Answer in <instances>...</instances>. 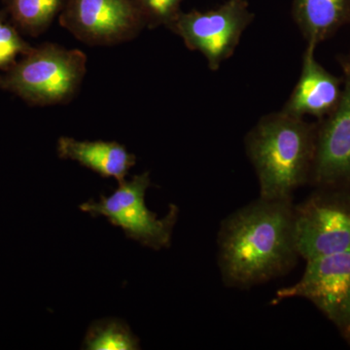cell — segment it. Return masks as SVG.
Segmentation results:
<instances>
[{
  "instance_id": "6da1fadb",
  "label": "cell",
  "mask_w": 350,
  "mask_h": 350,
  "mask_svg": "<svg viewBox=\"0 0 350 350\" xmlns=\"http://www.w3.org/2000/svg\"><path fill=\"white\" fill-rule=\"evenodd\" d=\"M293 200L258 197L221 222L217 264L225 286L247 290L286 275L298 262Z\"/></svg>"
},
{
  "instance_id": "7a4b0ae2",
  "label": "cell",
  "mask_w": 350,
  "mask_h": 350,
  "mask_svg": "<svg viewBox=\"0 0 350 350\" xmlns=\"http://www.w3.org/2000/svg\"><path fill=\"white\" fill-rule=\"evenodd\" d=\"M317 122L278 111L262 117L246 135L244 145L254 167L259 198L293 200L312 176Z\"/></svg>"
},
{
  "instance_id": "3957f363",
  "label": "cell",
  "mask_w": 350,
  "mask_h": 350,
  "mask_svg": "<svg viewBox=\"0 0 350 350\" xmlns=\"http://www.w3.org/2000/svg\"><path fill=\"white\" fill-rule=\"evenodd\" d=\"M86 64L81 51L44 44L0 78V88L38 105L68 103L81 86Z\"/></svg>"
},
{
  "instance_id": "277c9868",
  "label": "cell",
  "mask_w": 350,
  "mask_h": 350,
  "mask_svg": "<svg viewBox=\"0 0 350 350\" xmlns=\"http://www.w3.org/2000/svg\"><path fill=\"white\" fill-rule=\"evenodd\" d=\"M150 186V174L145 172L119 183L108 197L100 195L98 202L89 200L79 208L93 217L105 216L113 226L121 228L126 238L142 245L154 250L167 248L172 244L179 208L170 204L167 215L159 219L145 204V194Z\"/></svg>"
},
{
  "instance_id": "5b68a950",
  "label": "cell",
  "mask_w": 350,
  "mask_h": 350,
  "mask_svg": "<svg viewBox=\"0 0 350 350\" xmlns=\"http://www.w3.org/2000/svg\"><path fill=\"white\" fill-rule=\"evenodd\" d=\"M294 231L301 258L350 251V191L317 188L294 207Z\"/></svg>"
},
{
  "instance_id": "8992f818",
  "label": "cell",
  "mask_w": 350,
  "mask_h": 350,
  "mask_svg": "<svg viewBox=\"0 0 350 350\" xmlns=\"http://www.w3.org/2000/svg\"><path fill=\"white\" fill-rule=\"evenodd\" d=\"M253 19L246 0H228L211 10L181 11L169 29L180 36L188 49L204 55L209 69L216 71L232 56Z\"/></svg>"
},
{
  "instance_id": "52a82bcc",
  "label": "cell",
  "mask_w": 350,
  "mask_h": 350,
  "mask_svg": "<svg viewBox=\"0 0 350 350\" xmlns=\"http://www.w3.org/2000/svg\"><path fill=\"white\" fill-rule=\"evenodd\" d=\"M305 299L350 337V251L306 261L300 280L276 291L273 304Z\"/></svg>"
},
{
  "instance_id": "ba28073f",
  "label": "cell",
  "mask_w": 350,
  "mask_h": 350,
  "mask_svg": "<svg viewBox=\"0 0 350 350\" xmlns=\"http://www.w3.org/2000/svg\"><path fill=\"white\" fill-rule=\"evenodd\" d=\"M59 24L82 42L94 46L130 41L147 27L135 0H66Z\"/></svg>"
},
{
  "instance_id": "9c48e42d",
  "label": "cell",
  "mask_w": 350,
  "mask_h": 350,
  "mask_svg": "<svg viewBox=\"0 0 350 350\" xmlns=\"http://www.w3.org/2000/svg\"><path fill=\"white\" fill-rule=\"evenodd\" d=\"M342 93L338 107L317 121L310 185L350 191V63L342 57Z\"/></svg>"
},
{
  "instance_id": "30bf717a",
  "label": "cell",
  "mask_w": 350,
  "mask_h": 350,
  "mask_svg": "<svg viewBox=\"0 0 350 350\" xmlns=\"http://www.w3.org/2000/svg\"><path fill=\"white\" fill-rule=\"evenodd\" d=\"M315 46L308 45L303 57L301 76L282 111L295 117L322 120L340 103L342 81L317 61Z\"/></svg>"
},
{
  "instance_id": "8fae6325",
  "label": "cell",
  "mask_w": 350,
  "mask_h": 350,
  "mask_svg": "<svg viewBox=\"0 0 350 350\" xmlns=\"http://www.w3.org/2000/svg\"><path fill=\"white\" fill-rule=\"evenodd\" d=\"M57 150L59 158L75 161L101 177H112L119 183L126 180L129 172L137 163L135 156L116 142H80L62 137L57 140Z\"/></svg>"
},
{
  "instance_id": "7c38bea8",
  "label": "cell",
  "mask_w": 350,
  "mask_h": 350,
  "mask_svg": "<svg viewBox=\"0 0 350 350\" xmlns=\"http://www.w3.org/2000/svg\"><path fill=\"white\" fill-rule=\"evenodd\" d=\"M295 22L308 45L317 47L350 21V0H294Z\"/></svg>"
},
{
  "instance_id": "4fadbf2b",
  "label": "cell",
  "mask_w": 350,
  "mask_h": 350,
  "mask_svg": "<svg viewBox=\"0 0 350 350\" xmlns=\"http://www.w3.org/2000/svg\"><path fill=\"white\" fill-rule=\"evenodd\" d=\"M82 349L87 350H137L139 338L123 320L105 319L93 322L88 329Z\"/></svg>"
},
{
  "instance_id": "5bb4252c",
  "label": "cell",
  "mask_w": 350,
  "mask_h": 350,
  "mask_svg": "<svg viewBox=\"0 0 350 350\" xmlns=\"http://www.w3.org/2000/svg\"><path fill=\"white\" fill-rule=\"evenodd\" d=\"M66 0H9L13 19L31 34H40L62 13Z\"/></svg>"
},
{
  "instance_id": "9a60e30c",
  "label": "cell",
  "mask_w": 350,
  "mask_h": 350,
  "mask_svg": "<svg viewBox=\"0 0 350 350\" xmlns=\"http://www.w3.org/2000/svg\"><path fill=\"white\" fill-rule=\"evenodd\" d=\"M183 0H135L144 14L147 27H169L180 11Z\"/></svg>"
},
{
  "instance_id": "2e32d148",
  "label": "cell",
  "mask_w": 350,
  "mask_h": 350,
  "mask_svg": "<svg viewBox=\"0 0 350 350\" xmlns=\"http://www.w3.org/2000/svg\"><path fill=\"white\" fill-rule=\"evenodd\" d=\"M31 51L20 38L17 31L0 14V68L12 63L22 53Z\"/></svg>"
},
{
  "instance_id": "e0dca14e",
  "label": "cell",
  "mask_w": 350,
  "mask_h": 350,
  "mask_svg": "<svg viewBox=\"0 0 350 350\" xmlns=\"http://www.w3.org/2000/svg\"><path fill=\"white\" fill-rule=\"evenodd\" d=\"M345 59H347V61H349L350 63V54H349V56H347V57H345Z\"/></svg>"
},
{
  "instance_id": "ac0fdd59",
  "label": "cell",
  "mask_w": 350,
  "mask_h": 350,
  "mask_svg": "<svg viewBox=\"0 0 350 350\" xmlns=\"http://www.w3.org/2000/svg\"><path fill=\"white\" fill-rule=\"evenodd\" d=\"M349 338H350V337H349Z\"/></svg>"
}]
</instances>
